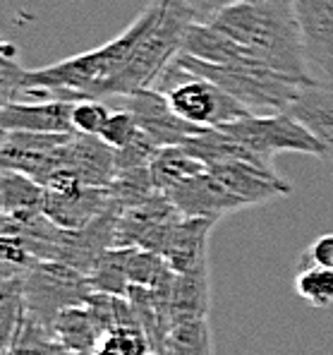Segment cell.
Here are the masks:
<instances>
[{
  "label": "cell",
  "mask_w": 333,
  "mask_h": 355,
  "mask_svg": "<svg viewBox=\"0 0 333 355\" xmlns=\"http://www.w3.org/2000/svg\"><path fill=\"white\" fill-rule=\"evenodd\" d=\"M163 5L165 0H152L144 8V12L120 36L103 44L101 49L72 55V58L53 62L48 67H39V70H24L22 85H19V92L15 94V98L24 89L31 87L51 89V92L58 94L62 101L72 103L84 101V98H108L111 87L116 85V80L129 65L139 41L144 39L149 27L159 19V15L163 12Z\"/></svg>",
  "instance_id": "obj_1"
},
{
  "label": "cell",
  "mask_w": 333,
  "mask_h": 355,
  "mask_svg": "<svg viewBox=\"0 0 333 355\" xmlns=\"http://www.w3.org/2000/svg\"><path fill=\"white\" fill-rule=\"evenodd\" d=\"M267 67L300 82H314L305 55L293 0H240L211 19Z\"/></svg>",
  "instance_id": "obj_2"
},
{
  "label": "cell",
  "mask_w": 333,
  "mask_h": 355,
  "mask_svg": "<svg viewBox=\"0 0 333 355\" xmlns=\"http://www.w3.org/2000/svg\"><path fill=\"white\" fill-rule=\"evenodd\" d=\"M178 60L195 75L204 77L221 87L226 94L242 103L252 116H269V113L290 111L300 89L307 82L293 80L288 75L271 70L262 62H247V65H213L187 53H178Z\"/></svg>",
  "instance_id": "obj_3"
},
{
  "label": "cell",
  "mask_w": 333,
  "mask_h": 355,
  "mask_svg": "<svg viewBox=\"0 0 333 355\" xmlns=\"http://www.w3.org/2000/svg\"><path fill=\"white\" fill-rule=\"evenodd\" d=\"M192 22H197L195 15L182 0H165L163 12L139 41L129 65L111 87L108 98H120L142 89H152L161 72L175 60V55L182 53V41Z\"/></svg>",
  "instance_id": "obj_4"
},
{
  "label": "cell",
  "mask_w": 333,
  "mask_h": 355,
  "mask_svg": "<svg viewBox=\"0 0 333 355\" xmlns=\"http://www.w3.org/2000/svg\"><path fill=\"white\" fill-rule=\"evenodd\" d=\"M152 89L168 96L170 108L182 120L204 130L223 128V125H231L235 120L252 116L237 98L226 94L221 87L187 70L178 60V55L161 72V77Z\"/></svg>",
  "instance_id": "obj_5"
},
{
  "label": "cell",
  "mask_w": 333,
  "mask_h": 355,
  "mask_svg": "<svg viewBox=\"0 0 333 355\" xmlns=\"http://www.w3.org/2000/svg\"><path fill=\"white\" fill-rule=\"evenodd\" d=\"M27 315L39 324L53 329L62 310L84 305L93 293L89 276L62 262H39L22 281Z\"/></svg>",
  "instance_id": "obj_6"
},
{
  "label": "cell",
  "mask_w": 333,
  "mask_h": 355,
  "mask_svg": "<svg viewBox=\"0 0 333 355\" xmlns=\"http://www.w3.org/2000/svg\"><path fill=\"white\" fill-rule=\"evenodd\" d=\"M221 130L233 135L237 142H242L267 164H273V156L280 151H298V154H309L314 159L321 156L319 139L290 111L269 113V116H247L231 125H223Z\"/></svg>",
  "instance_id": "obj_7"
},
{
  "label": "cell",
  "mask_w": 333,
  "mask_h": 355,
  "mask_svg": "<svg viewBox=\"0 0 333 355\" xmlns=\"http://www.w3.org/2000/svg\"><path fill=\"white\" fill-rule=\"evenodd\" d=\"M72 135L75 132H3L0 166L8 171H19L46 187V182L65 166V151Z\"/></svg>",
  "instance_id": "obj_8"
},
{
  "label": "cell",
  "mask_w": 333,
  "mask_h": 355,
  "mask_svg": "<svg viewBox=\"0 0 333 355\" xmlns=\"http://www.w3.org/2000/svg\"><path fill=\"white\" fill-rule=\"evenodd\" d=\"M182 218L180 209L168 195L156 192L147 202L129 207L120 214L116 231V248H134L161 254L173 226Z\"/></svg>",
  "instance_id": "obj_9"
},
{
  "label": "cell",
  "mask_w": 333,
  "mask_h": 355,
  "mask_svg": "<svg viewBox=\"0 0 333 355\" xmlns=\"http://www.w3.org/2000/svg\"><path fill=\"white\" fill-rule=\"evenodd\" d=\"M116 101L120 103V108L132 113L139 130L149 135L159 147H182L190 137L204 132V128H197V125L182 120L170 108L168 96L156 89H142V92L120 96Z\"/></svg>",
  "instance_id": "obj_10"
},
{
  "label": "cell",
  "mask_w": 333,
  "mask_h": 355,
  "mask_svg": "<svg viewBox=\"0 0 333 355\" xmlns=\"http://www.w3.org/2000/svg\"><path fill=\"white\" fill-rule=\"evenodd\" d=\"M113 209H118V205L113 202L108 187H89L77 182V185L70 187L46 190L44 211L65 231H80V228L89 226L91 221H96L98 216L113 211Z\"/></svg>",
  "instance_id": "obj_11"
},
{
  "label": "cell",
  "mask_w": 333,
  "mask_h": 355,
  "mask_svg": "<svg viewBox=\"0 0 333 355\" xmlns=\"http://www.w3.org/2000/svg\"><path fill=\"white\" fill-rule=\"evenodd\" d=\"M118 221H120V211L113 209L80 231H62L55 245V262H62L89 276L103 252L116 248Z\"/></svg>",
  "instance_id": "obj_12"
},
{
  "label": "cell",
  "mask_w": 333,
  "mask_h": 355,
  "mask_svg": "<svg viewBox=\"0 0 333 355\" xmlns=\"http://www.w3.org/2000/svg\"><path fill=\"white\" fill-rule=\"evenodd\" d=\"M168 197L180 209L182 216L195 218H213V221H218V218L247 209V205L242 200H237L211 171H204V173L173 187L168 192Z\"/></svg>",
  "instance_id": "obj_13"
},
{
  "label": "cell",
  "mask_w": 333,
  "mask_h": 355,
  "mask_svg": "<svg viewBox=\"0 0 333 355\" xmlns=\"http://www.w3.org/2000/svg\"><path fill=\"white\" fill-rule=\"evenodd\" d=\"M309 70L333 82V0H293Z\"/></svg>",
  "instance_id": "obj_14"
},
{
  "label": "cell",
  "mask_w": 333,
  "mask_h": 355,
  "mask_svg": "<svg viewBox=\"0 0 333 355\" xmlns=\"http://www.w3.org/2000/svg\"><path fill=\"white\" fill-rule=\"evenodd\" d=\"M209 171L247 207L264 205V202L278 200V197H285L293 192V187L273 168H264V166L231 161V164L213 166Z\"/></svg>",
  "instance_id": "obj_15"
},
{
  "label": "cell",
  "mask_w": 333,
  "mask_h": 355,
  "mask_svg": "<svg viewBox=\"0 0 333 355\" xmlns=\"http://www.w3.org/2000/svg\"><path fill=\"white\" fill-rule=\"evenodd\" d=\"M72 101H15L0 111L3 132H39L58 135L75 132L72 128Z\"/></svg>",
  "instance_id": "obj_16"
},
{
  "label": "cell",
  "mask_w": 333,
  "mask_h": 355,
  "mask_svg": "<svg viewBox=\"0 0 333 355\" xmlns=\"http://www.w3.org/2000/svg\"><path fill=\"white\" fill-rule=\"evenodd\" d=\"M65 171H70L82 185L108 187L116 178V149L101 137L75 132L65 151Z\"/></svg>",
  "instance_id": "obj_17"
},
{
  "label": "cell",
  "mask_w": 333,
  "mask_h": 355,
  "mask_svg": "<svg viewBox=\"0 0 333 355\" xmlns=\"http://www.w3.org/2000/svg\"><path fill=\"white\" fill-rule=\"evenodd\" d=\"M290 113L319 139V161L333 173V87L321 85L319 80L307 82L290 106Z\"/></svg>",
  "instance_id": "obj_18"
},
{
  "label": "cell",
  "mask_w": 333,
  "mask_h": 355,
  "mask_svg": "<svg viewBox=\"0 0 333 355\" xmlns=\"http://www.w3.org/2000/svg\"><path fill=\"white\" fill-rule=\"evenodd\" d=\"M213 226H216L213 218L182 216L170 231L161 257L173 266L175 274H185L209 262V236Z\"/></svg>",
  "instance_id": "obj_19"
},
{
  "label": "cell",
  "mask_w": 333,
  "mask_h": 355,
  "mask_svg": "<svg viewBox=\"0 0 333 355\" xmlns=\"http://www.w3.org/2000/svg\"><path fill=\"white\" fill-rule=\"evenodd\" d=\"M182 53L192 55V58H199L204 62H213V65H247V62H259L242 44H237L226 31L213 27L211 22H192L187 27L185 41H182Z\"/></svg>",
  "instance_id": "obj_20"
},
{
  "label": "cell",
  "mask_w": 333,
  "mask_h": 355,
  "mask_svg": "<svg viewBox=\"0 0 333 355\" xmlns=\"http://www.w3.org/2000/svg\"><path fill=\"white\" fill-rule=\"evenodd\" d=\"M53 336L70 351L80 355H93L98 338H101V329H98L91 312L87 310V305H75L58 315L53 324Z\"/></svg>",
  "instance_id": "obj_21"
},
{
  "label": "cell",
  "mask_w": 333,
  "mask_h": 355,
  "mask_svg": "<svg viewBox=\"0 0 333 355\" xmlns=\"http://www.w3.org/2000/svg\"><path fill=\"white\" fill-rule=\"evenodd\" d=\"M149 171H152V180L156 190L168 195L173 187L182 185L185 180L204 173L209 168L199 159H195L185 147H161L156 151Z\"/></svg>",
  "instance_id": "obj_22"
},
{
  "label": "cell",
  "mask_w": 333,
  "mask_h": 355,
  "mask_svg": "<svg viewBox=\"0 0 333 355\" xmlns=\"http://www.w3.org/2000/svg\"><path fill=\"white\" fill-rule=\"evenodd\" d=\"M211 310V281L209 262L197 269L175 276L173 293H170V312L173 315H206Z\"/></svg>",
  "instance_id": "obj_23"
},
{
  "label": "cell",
  "mask_w": 333,
  "mask_h": 355,
  "mask_svg": "<svg viewBox=\"0 0 333 355\" xmlns=\"http://www.w3.org/2000/svg\"><path fill=\"white\" fill-rule=\"evenodd\" d=\"M46 187L34 178L19 173V171L3 168L0 175V207L3 214L17 211H44Z\"/></svg>",
  "instance_id": "obj_24"
},
{
  "label": "cell",
  "mask_w": 333,
  "mask_h": 355,
  "mask_svg": "<svg viewBox=\"0 0 333 355\" xmlns=\"http://www.w3.org/2000/svg\"><path fill=\"white\" fill-rule=\"evenodd\" d=\"M134 248H111L103 252L93 271L89 274V284L93 293L123 295L129 291V262H132Z\"/></svg>",
  "instance_id": "obj_25"
},
{
  "label": "cell",
  "mask_w": 333,
  "mask_h": 355,
  "mask_svg": "<svg viewBox=\"0 0 333 355\" xmlns=\"http://www.w3.org/2000/svg\"><path fill=\"white\" fill-rule=\"evenodd\" d=\"M170 355H213V336L206 315H173Z\"/></svg>",
  "instance_id": "obj_26"
},
{
  "label": "cell",
  "mask_w": 333,
  "mask_h": 355,
  "mask_svg": "<svg viewBox=\"0 0 333 355\" xmlns=\"http://www.w3.org/2000/svg\"><path fill=\"white\" fill-rule=\"evenodd\" d=\"M175 271L161 254L147 252V250H134L132 262H129V286H137L154 293H173Z\"/></svg>",
  "instance_id": "obj_27"
},
{
  "label": "cell",
  "mask_w": 333,
  "mask_h": 355,
  "mask_svg": "<svg viewBox=\"0 0 333 355\" xmlns=\"http://www.w3.org/2000/svg\"><path fill=\"white\" fill-rule=\"evenodd\" d=\"M295 291L307 305L324 310L333 305V269L329 266L303 264L295 276Z\"/></svg>",
  "instance_id": "obj_28"
},
{
  "label": "cell",
  "mask_w": 333,
  "mask_h": 355,
  "mask_svg": "<svg viewBox=\"0 0 333 355\" xmlns=\"http://www.w3.org/2000/svg\"><path fill=\"white\" fill-rule=\"evenodd\" d=\"M93 355H152L139 327H116L101 334Z\"/></svg>",
  "instance_id": "obj_29"
},
{
  "label": "cell",
  "mask_w": 333,
  "mask_h": 355,
  "mask_svg": "<svg viewBox=\"0 0 333 355\" xmlns=\"http://www.w3.org/2000/svg\"><path fill=\"white\" fill-rule=\"evenodd\" d=\"M111 113L113 111H108L106 103H101V98H84V101H77L75 108H72V128H75V132H80V135L101 137Z\"/></svg>",
  "instance_id": "obj_30"
},
{
  "label": "cell",
  "mask_w": 333,
  "mask_h": 355,
  "mask_svg": "<svg viewBox=\"0 0 333 355\" xmlns=\"http://www.w3.org/2000/svg\"><path fill=\"white\" fill-rule=\"evenodd\" d=\"M24 77V67L19 65V51L12 44L3 46V55H0V103H10L15 94L19 92Z\"/></svg>",
  "instance_id": "obj_31"
},
{
  "label": "cell",
  "mask_w": 333,
  "mask_h": 355,
  "mask_svg": "<svg viewBox=\"0 0 333 355\" xmlns=\"http://www.w3.org/2000/svg\"><path fill=\"white\" fill-rule=\"evenodd\" d=\"M139 132H142V130L134 123L132 113L125 111V108H118V111H113L111 118H108L106 128H103V132H101V139L108 147L123 149V147H127Z\"/></svg>",
  "instance_id": "obj_32"
},
{
  "label": "cell",
  "mask_w": 333,
  "mask_h": 355,
  "mask_svg": "<svg viewBox=\"0 0 333 355\" xmlns=\"http://www.w3.org/2000/svg\"><path fill=\"white\" fill-rule=\"evenodd\" d=\"M190 8V12L195 15L197 22H211L218 12H223L231 5L240 3V0H182Z\"/></svg>",
  "instance_id": "obj_33"
},
{
  "label": "cell",
  "mask_w": 333,
  "mask_h": 355,
  "mask_svg": "<svg viewBox=\"0 0 333 355\" xmlns=\"http://www.w3.org/2000/svg\"><path fill=\"white\" fill-rule=\"evenodd\" d=\"M305 264L333 269V233H324V236L312 243L309 252H305Z\"/></svg>",
  "instance_id": "obj_34"
},
{
  "label": "cell",
  "mask_w": 333,
  "mask_h": 355,
  "mask_svg": "<svg viewBox=\"0 0 333 355\" xmlns=\"http://www.w3.org/2000/svg\"><path fill=\"white\" fill-rule=\"evenodd\" d=\"M51 355H80V353L70 351V348H65L62 343L55 341V343H53V348H51Z\"/></svg>",
  "instance_id": "obj_35"
}]
</instances>
